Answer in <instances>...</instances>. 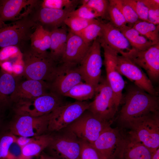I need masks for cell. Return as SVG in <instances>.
<instances>
[{"label": "cell", "mask_w": 159, "mask_h": 159, "mask_svg": "<svg viewBox=\"0 0 159 159\" xmlns=\"http://www.w3.org/2000/svg\"><path fill=\"white\" fill-rule=\"evenodd\" d=\"M158 96L147 93L134 84L130 85L127 88L118 121L123 125L132 119L158 112Z\"/></svg>", "instance_id": "cell-1"}, {"label": "cell", "mask_w": 159, "mask_h": 159, "mask_svg": "<svg viewBox=\"0 0 159 159\" xmlns=\"http://www.w3.org/2000/svg\"><path fill=\"white\" fill-rule=\"evenodd\" d=\"M109 4V0H88L86 4L93 9L99 17L103 18L107 15Z\"/></svg>", "instance_id": "cell-40"}, {"label": "cell", "mask_w": 159, "mask_h": 159, "mask_svg": "<svg viewBox=\"0 0 159 159\" xmlns=\"http://www.w3.org/2000/svg\"><path fill=\"white\" fill-rule=\"evenodd\" d=\"M50 91L49 83L26 79L18 82L11 97L13 109L27 106L38 97Z\"/></svg>", "instance_id": "cell-11"}, {"label": "cell", "mask_w": 159, "mask_h": 159, "mask_svg": "<svg viewBox=\"0 0 159 159\" xmlns=\"http://www.w3.org/2000/svg\"><path fill=\"white\" fill-rule=\"evenodd\" d=\"M80 1L74 0H40V4L42 7L44 8L74 11Z\"/></svg>", "instance_id": "cell-31"}, {"label": "cell", "mask_w": 159, "mask_h": 159, "mask_svg": "<svg viewBox=\"0 0 159 159\" xmlns=\"http://www.w3.org/2000/svg\"><path fill=\"white\" fill-rule=\"evenodd\" d=\"M91 45V43L85 42L80 37L69 30L66 49L61 63L79 65Z\"/></svg>", "instance_id": "cell-19"}, {"label": "cell", "mask_w": 159, "mask_h": 159, "mask_svg": "<svg viewBox=\"0 0 159 159\" xmlns=\"http://www.w3.org/2000/svg\"><path fill=\"white\" fill-rule=\"evenodd\" d=\"M132 27L150 41L155 44L159 43V25L140 20Z\"/></svg>", "instance_id": "cell-29"}, {"label": "cell", "mask_w": 159, "mask_h": 159, "mask_svg": "<svg viewBox=\"0 0 159 159\" xmlns=\"http://www.w3.org/2000/svg\"><path fill=\"white\" fill-rule=\"evenodd\" d=\"M88 110L102 120L112 121L119 105L106 79L101 78Z\"/></svg>", "instance_id": "cell-7"}, {"label": "cell", "mask_w": 159, "mask_h": 159, "mask_svg": "<svg viewBox=\"0 0 159 159\" xmlns=\"http://www.w3.org/2000/svg\"><path fill=\"white\" fill-rule=\"evenodd\" d=\"M78 65L62 63L57 72L50 83V91L62 97L75 85L83 82Z\"/></svg>", "instance_id": "cell-16"}, {"label": "cell", "mask_w": 159, "mask_h": 159, "mask_svg": "<svg viewBox=\"0 0 159 159\" xmlns=\"http://www.w3.org/2000/svg\"><path fill=\"white\" fill-rule=\"evenodd\" d=\"M68 32L62 27L50 32L51 41L49 53L54 60L59 63L65 50Z\"/></svg>", "instance_id": "cell-24"}, {"label": "cell", "mask_w": 159, "mask_h": 159, "mask_svg": "<svg viewBox=\"0 0 159 159\" xmlns=\"http://www.w3.org/2000/svg\"><path fill=\"white\" fill-rule=\"evenodd\" d=\"M75 16L87 19H95L99 17L97 12L87 5H82L78 9L70 12L69 17Z\"/></svg>", "instance_id": "cell-39"}, {"label": "cell", "mask_w": 159, "mask_h": 159, "mask_svg": "<svg viewBox=\"0 0 159 159\" xmlns=\"http://www.w3.org/2000/svg\"><path fill=\"white\" fill-rule=\"evenodd\" d=\"M51 112L34 117L23 112H15L7 129L16 136L32 137L48 133V123Z\"/></svg>", "instance_id": "cell-6"}, {"label": "cell", "mask_w": 159, "mask_h": 159, "mask_svg": "<svg viewBox=\"0 0 159 159\" xmlns=\"http://www.w3.org/2000/svg\"><path fill=\"white\" fill-rule=\"evenodd\" d=\"M102 21L97 20L82 31L74 33L80 37L85 42L91 43L101 35Z\"/></svg>", "instance_id": "cell-30"}, {"label": "cell", "mask_w": 159, "mask_h": 159, "mask_svg": "<svg viewBox=\"0 0 159 159\" xmlns=\"http://www.w3.org/2000/svg\"><path fill=\"white\" fill-rule=\"evenodd\" d=\"M5 24L2 22L0 20V28L4 26Z\"/></svg>", "instance_id": "cell-45"}, {"label": "cell", "mask_w": 159, "mask_h": 159, "mask_svg": "<svg viewBox=\"0 0 159 159\" xmlns=\"http://www.w3.org/2000/svg\"><path fill=\"white\" fill-rule=\"evenodd\" d=\"M112 122L99 118L88 110L66 128L80 139L92 144Z\"/></svg>", "instance_id": "cell-8"}, {"label": "cell", "mask_w": 159, "mask_h": 159, "mask_svg": "<svg viewBox=\"0 0 159 159\" xmlns=\"http://www.w3.org/2000/svg\"><path fill=\"white\" fill-rule=\"evenodd\" d=\"M2 117L0 116V132L2 130Z\"/></svg>", "instance_id": "cell-44"}, {"label": "cell", "mask_w": 159, "mask_h": 159, "mask_svg": "<svg viewBox=\"0 0 159 159\" xmlns=\"http://www.w3.org/2000/svg\"><path fill=\"white\" fill-rule=\"evenodd\" d=\"M22 74L27 79L45 81L51 83L55 77L59 63L50 56L49 52L39 53L30 45L22 51Z\"/></svg>", "instance_id": "cell-2"}, {"label": "cell", "mask_w": 159, "mask_h": 159, "mask_svg": "<svg viewBox=\"0 0 159 159\" xmlns=\"http://www.w3.org/2000/svg\"><path fill=\"white\" fill-rule=\"evenodd\" d=\"M37 26L24 12L16 20L0 28V47L15 46L22 51L30 45L28 42Z\"/></svg>", "instance_id": "cell-3"}, {"label": "cell", "mask_w": 159, "mask_h": 159, "mask_svg": "<svg viewBox=\"0 0 159 159\" xmlns=\"http://www.w3.org/2000/svg\"><path fill=\"white\" fill-rule=\"evenodd\" d=\"M33 137L17 136L16 142L19 146L22 148L30 143L33 140Z\"/></svg>", "instance_id": "cell-41"}, {"label": "cell", "mask_w": 159, "mask_h": 159, "mask_svg": "<svg viewBox=\"0 0 159 159\" xmlns=\"http://www.w3.org/2000/svg\"><path fill=\"white\" fill-rule=\"evenodd\" d=\"M90 102L77 101L58 107L51 112L47 133L56 132L67 127L88 109Z\"/></svg>", "instance_id": "cell-10"}, {"label": "cell", "mask_w": 159, "mask_h": 159, "mask_svg": "<svg viewBox=\"0 0 159 159\" xmlns=\"http://www.w3.org/2000/svg\"><path fill=\"white\" fill-rule=\"evenodd\" d=\"M111 1L122 13L127 23L134 25L140 20L132 9L129 5L124 3L122 0Z\"/></svg>", "instance_id": "cell-34"}, {"label": "cell", "mask_w": 159, "mask_h": 159, "mask_svg": "<svg viewBox=\"0 0 159 159\" xmlns=\"http://www.w3.org/2000/svg\"><path fill=\"white\" fill-rule=\"evenodd\" d=\"M119 29L127 39L132 48L136 50H145L156 44L149 40L132 27L126 25Z\"/></svg>", "instance_id": "cell-27"}, {"label": "cell", "mask_w": 159, "mask_h": 159, "mask_svg": "<svg viewBox=\"0 0 159 159\" xmlns=\"http://www.w3.org/2000/svg\"><path fill=\"white\" fill-rule=\"evenodd\" d=\"M63 97L50 91L36 99L30 105L16 109L14 112H23L34 117L49 113L65 104Z\"/></svg>", "instance_id": "cell-17"}, {"label": "cell", "mask_w": 159, "mask_h": 159, "mask_svg": "<svg viewBox=\"0 0 159 159\" xmlns=\"http://www.w3.org/2000/svg\"><path fill=\"white\" fill-rule=\"evenodd\" d=\"M151 159H159V148L152 153Z\"/></svg>", "instance_id": "cell-43"}, {"label": "cell", "mask_w": 159, "mask_h": 159, "mask_svg": "<svg viewBox=\"0 0 159 159\" xmlns=\"http://www.w3.org/2000/svg\"><path fill=\"white\" fill-rule=\"evenodd\" d=\"M97 19H87L75 16H69L64 21V24L69 28V30L74 33L79 32Z\"/></svg>", "instance_id": "cell-33"}, {"label": "cell", "mask_w": 159, "mask_h": 159, "mask_svg": "<svg viewBox=\"0 0 159 159\" xmlns=\"http://www.w3.org/2000/svg\"><path fill=\"white\" fill-rule=\"evenodd\" d=\"M16 137L8 129L2 130L0 132V159H7L9 148L16 142Z\"/></svg>", "instance_id": "cell-32"}, {"label": "cell", "mask_w": 159, "mask_h": 159, "mask_svg": "<svg viewBox=\"0 0 159 159\" xmlns=\"http://www.w3.org/2000/svg\"><path fill=\"white\" fill-rule=\"evenodd\" d=\"M148 8L150 22L155 25L159 24V0H140Z\"/></svg>", "instance_id": "cell-37"}, {"label": "cell", "mask_w": 159, "mask_h": 159, "mask_svg": "<svg viewBox=\"0 0 159 159\" xmlns=\"http://www.w3.org/2000/svg\"><path fill=\"white\" fill-rule=\"evenodd\" d=\"M73 11L67 9H57L42 7L40 0H34L24 13L27 14L37 25L42 26L51 32L60 27L64 20Z\"/></svg>", "instance_id": "cell-9"}, {"label": "cell", "mask_w": 159, "mask_h": 159, "mask_svg": "<svg viewBox=\"0 0 159 159\" xmlns=\"http://www.w3.org/2000/svg\"><path fill=\"white\" fill-rule=\"evenodd\" d=\"M102 25L101 35L98 38L108 47L120 54L127 52L132 48L124 35L110 22L102 21Z\"/></svg>", "instance_id": "cell-21"}, {"label": "cell", "mask_w": 159, "mask_h": 159, "mask_svg": "<svg viewBox=\"0 0 159 159\" xmlns=\"http://www.w3.org/2000/svg\"><path fill=\"white\" fill-rule=\"evenodd\" d=\"M52 139L44 150L57 159H80V140L67 128L51 133Z\"/></svg>", "instance_id": "cell-5"}, {"label": "cell", "mask_w": 159, "mask_h": 159, "mask_svg": "<svg viewBox=\"0 0 159 159\" xmlns=\"http://www.w3.org/2000/svg\"><path fill=\"white\" fill-rule=\"evenodd\" d=\"M51 41L50 32L41 26L37 25L30 37V47L39 53H45L50 49Z\"/></svg>", "instance_id": "cell-26"}, {"label": "cell", "mask_w": 159, "mask_h": 159, "mask_svg": "<svg viewBox=\"0 0 159 159\" xmlns=\"http://www.w3.org/2000/svg\"><path fill=\"white\" fill-rule=\"evenodd\" d=\"M33 0H0V21L5 23L6 21L16 20L22 9L29 6Z\"/></svg>", "instance_id": "cell-23"}, {"label": "cell", "mask_w": 159, "mask_h": 159, "mask_svg": "<svg viewBox=\"0 0 159 159\" xmlns=\"http://www.w3.org/2000/svg\"><path fill=\"white\" fill-rule=\"evenodd\" d=\"M96 87L83 82L71 88L64 96L79 101H86L92 99L95 95Z\"/></svg>", "instance_id": "cell-28"}, {"label": "cell", "mask_w": 159, "mask_h": 159, "mask_svg": "<svg viewBox=\"0 0 159 159\" xmlns=\"http://www.w3.org/2000/svg\"><path fill=\"white\" fill-rule=\"evenodd\" d=\"M123 125L130 129L129 134L152 153L159 148V112L132 119Z\"/></svg>", "instance_id": "cell-4"}, {"label": "cell", "mask_w": 159, "mask_h": 159, "mask_svg": "<svg viewBox=\"0 0 159 159\" xmlns=\"http://www.w3.org/2000/svg\"><path fill=\"white\" fill-rule=\"evenodd\" d=\"M125 4L130 6L141 21L150 22L148 19V10L140 0H122Z\"/></svg>", "instance_id": "cell-36"}, {"label": "cell", "mask_w": 159, "mask_h": 159, "mask_svg": "<svg viewBox=\"0 0 159 159\" xmlns=\"http://www.w3.org/2000/svg\"><path fill=\"white\" fill-rule=\"evenodd\" d=\"M39 159H57L43 151L39 155Z\"/></svg>", "instance_id": "cell-42"}, {"label": "cell", "mask_w": 159, "mask_h": 159, "mask_svg": "<svg viewBox=\"0 0 159 159\" xmlns=\"http://www.w3.org/2000/svg\"><path fill=\"white\" fill-rule=\"evenodd\" d=\"M101 47L97 38L93 41L87 54L77 67L85 82L95 87L102 78V60Z\"/></svg>", "instance_id": "cell-12"}, {"label": "cell", "mask_w": 159, "mask_h": 159, "mask_svg": "<svg viewBox=\"0 0 159 159\" xmlns=\"http://www.w3.org/2000/svg\"><path fill=\"white\" fill-rule=\"evenodd\" d=\"M80 140V159H102L97 150L90 143Z\"/></svg>", "instance_id": "cell-38"}, {"label": "cell", "mask_w": 159, "mask_h": 159, "mask_svg": "<svg viewBox=\"0 0 159 159\" xmlns=\"http://www.w3.org/2000/svg\"><path fill=\"white\" fill-rule=\"evenodd\" d=\"M152 152L128 134L124 136L113 159H151Z\"/></svg>", "instance_id": "cell-20"}, {"label": "cell", "mask_w": 159, "mask_h": 159, "mask_svg": "<svg viewBox=\"0 0 159 159\" xmlns=\"http://www.w3.org/2000/svg\"><path fill=\"white\" fill-rule=\"evenodd\" d=\"M141 69H144L149 79L157 82L159 78V43L147 49L139 51L132 48L120 53Z\"/></svg>", "instance_id": "cell-13"}, {"label": "cell", "mask_w": 159, "mask_h": 159, "mask_svg": "<svg viewBox=\"0 0 159 159\" xmlns=\"http://www.w3.org/2000/svg\"><path fill=\"white\" fill-rule=\"evenodd\" d=\"M52 137V133L34 137L30 143L21 148L22 159H31L39 156L49 145Z\"/></svg>", "instance_id": "cell-25"}, {"label": "cell", "mask_w": 159, "mask_h": 159, "mask_svg": "<svg viewBox=\"0 0 159 159\" xmlns=\"http://www.w3.org/2000/svg\"><path fill=\"white\" fill-rule=\"evenodd\" d=\"M19 80L18 76L0 69V116L12 107L11 96Z\"/></svg>", "instance_id": "cell-22"}, {"label": "cell", "mask_w": 159, "mask_h": 159, "mask_svg": "<svg viewBox=\"0 0 159 159\" xmlns=\"http://www.w3.org/2000/svg\"><path fill=\"white\" fill-rule=\"evenodd\" d=\"M109 4L107 11V15L110 22L118 29L126 25L125 20L120 11L112 2L109 0Z\"/></svg>", "instance_id": "cell-35"}, {"label": "cell", "mask_w": 159, "mask_h": 159, "mask_svg": "<svg viewBox=\"0 0 159 159\" xmlns=\"http://www.w3.org/2000/svg\"><path fill=\"white\" fill-rule=\"evenodd\" d=\"M124 137L118 129L110 126L91 145L102 159H113Z\"/></svg>", "instance_id": "cell-18"}, {"label": "cell", "mask_w": 159, "mask_h": 159, "mask_svg": "<svg viewBox=\"0 0 159 159\" xmlns=\"http://www.w3.org/2000/svg\"><path fill=\"white\" fill-rule=\"evenodd\" d=\"M117 66L121 75L125 76L134 85L149 94L158 96V93L148 76L142 69L130 59L121 55H118Z\"/></svg>", "instance_id": "cell-15"}, {"label": "cell", "mask_w": 159, "mask_h": 159, "mask_svg": "<svg viewBox=\"0 0 159 159\" xmlns=\"http://www.w3.org/2000/svg\"><path fill=\"white\" fill-rule=\"evenodd\" d=\"M98 39L104 51L106 79L120 105L122 99V92L125 87V82L117 68V59L118 53L108 47L102 41L99 39Z\"/></svg>", "instance_id": "cell-14"}]
</instances>
